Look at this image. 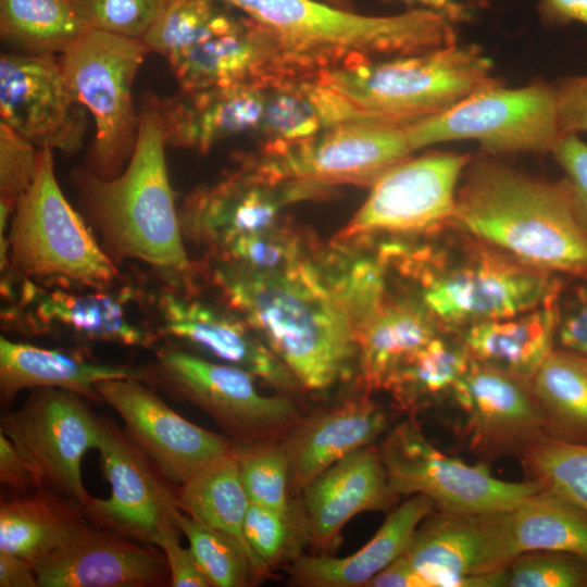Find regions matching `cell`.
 I'll list each match as a JSON object with an SVG mask.
<instances>
[{
    "label": "cell",
    "instance_id": "cell-17",
    "mask_svg": "<svg viewBox=\"0 0 587 587\" xmlns=\"http://www.w3.org/2000/svg\"><path fill=\"white\" fill-rule=\"evenodd\" d=\"M328 187L303 180L272 182L241 166L185 198L178 211L182 232L216 252L240 237L279 226L286 205Z\"/></svg>",
    "mask_w": 587,
    "mask_h": 587
},
{
    "label": "cell",
    "instance_id": "cell-9",
    "mask_svg": "<svg viewBox=\"0 0 587 587\" xmlns=\"http://www.w3.org/2000/svg\"><path fill=\"white\" fill-rule=\"evenodd\" d=\"M142 382L205 412L234 442L282 440L302 415L288 395L265 396L255 376L175 348H163L142 366Z\"/></svg>",
    "mask_w": 587,
    "mask_h": 587
},
{
    "label": "cell",
    "instance_id": "cell-36",
    "mask_svg": "<svg viewBox=\"0 0 587 587\" xmlns=\"http://www.w3.org/2000/svg\"><path fill=\"white\" fill-rule=\"evenodd\" d=\"M547 436L587 444V358L554 349L530 382Z\"/></svg>",
    "mask_w": 587,
    "mask_h": 587
},
{
    "label": "cell",
    "instance_id": "cell-42",
    "mask_svg": "<svg viewBox=\"0 0 587 587\" xmlns=\"http://www.w3.org/2000/svg\"><path fill=\"white\" fill-rule=\"evenodd\" d=\"M241 482L251 503L283 513H295L289 501V461L282 442L239 444L233 441Z\"/></svg>",
    "mask_w": 587,
    "mask_h": 587
},
{
    "label": "cell",
    "instance_id": "cell-34",
    "mask_svg": "<svg viewBox=\"0 0 587 587\" xmlns=\"http://www.w3.org/2000/svg\"><path fill=\"white\" fill-rule=\"evenodd\" d=\"M472 357L452 330L444 329L405 359L387 378L386 390L408 415L450 399Z\"/></svg>",
    "mask_w": 587,
    "mask_h": 587
},
{
    "label": "cell",
    "instance_id": "cell-35",
    "mask_svg": "<svg viewBox=\"0 0 587 587\" xmlns=\"http://www.w3.org/2000/svg\"><path fill=\"white\" fill-rule=\"evenodd\" d=\"M178 507L196 521L224 532L241 542L261 576L266 569L253 554L245 536L250 500L232 449L217 457L177 489Z\"/></svg>",
    "mask_w": 587,
    "mask_h": 587
},
{
    "label": "cell",
    "instance_id": "cell-12",
    "mask_svg": "<svg viewBox=\"0 0 587 587\" xmlns=\"http://www.w3.org/2000/svg\"><path fill=\"white\" fill-rule=\"evenodd\" d=\"M407 124L385 117L339 124L300 141L268 145L241 166L272 182L372 185L413 152Z\"/></svg>",
    "mask_w": 587,
    "mask_h": 587
},
{
    "label": "cell",
    "instance_id": "cell-29",
    "mask_svg": "<svg viewBox=\"0 0 587 587\" xmlns=\"http://www.w3.org/2000/svg\"><path fill=\"white\" fill-rule=\"evenodd\" d=\"M118 378L142 379L141 367L89 361L79 354L0 338V399L10 404L20 391L52 387L101 401L97 385Z\"/></svg>",
    "mask_w": 587,
    "mask_h": 587
},
{
    "label": "cell",
    "instance_id": "cell-15",
    "mask_svg": "<svg viewBox=\"0 0 587 587\" xmlns=\"http://www.w3.org/2000/svg\"><path fill=\"white\" fill-rule=\"evenodd\" d=\"M510 511L433 512L404 557L428 587L508 586L509 565L520 554Z\"/></svg>",
    "mask_w": 587,
    "mask_h": 587
},
{
    "label": "cell",
    "instance_id": "cell-14",
    "mask_svg": "<svg viewBox=\"0 0 587 587\" xmlns=\"http://www.w3.org/2000/svg\"><path fill=\"white\" fill-rule=\"evenodd\" d=\"M3 433L35 466L50 489L83 507L90 495L82 478V462L100 442L99 415L72 391L38 387L22 407L0 420Z\"/></svg>",
    "mask_w": 587,
    "mask_h": 587
},
{
    "label": "cell",
    "instance_id": "cell-20",
    "mask_svg": "<svg viewBox=\"0 0 587 587\" xmlns=\"http://www.w3.org/2000/svg\"><path fill=\"white\" fill-rule=\"evenodd\" d=\"M100 400L123 420L125 430L173 485H183L233 441L173 411L145 382L118 378L97 385Z\"/></svg>",
    "mask_w": 587,
    "mask_h": 587
},
{
    "label": "cell",
    "instance_id": "cell-2",
    "mask_svg": "<svg viewBox=\"0 0 587 587\" xmlns=\"http://www.w3.org/2000/svg\"><path fill=\"white\" fill-rule=\"evenodd\" d=\"M436 240L385 242L379 252L415 289L439 325L466 326L530 310L561 291L554 274L529 266L453 224Z\"/></svg>",
    "mask_w": 587,
    "mask_h": 587
},
{
    "label": "cell",
    "instance_id": "cell-16",
    "mask_svg": "<svg viewBox=\"0 0 587 587\" xmlns=\"http://www.w3.org/2000/svg\"><path fill=\"white\" fill-rule=\"evenodd\" d=\"M98 451L103 477L111 485L108 499L90 496L82 507L88 523L139 542L158 546L179 530L174 513L177 490L125 429L99 415Z\"/></svg>",
    "mask_w": 587,
    "mask_h": 587
},
{
    "label": "cell",
    "instance_id": "cell-18",
    "mask_svg": "<svg viewBox=\"0 0 587 587\" xmlns=\"http://www.w3.org/2000/svg\"><path fill=\"white\" fill-rule=\"evenodd\" d=\"M450 400L460 411L461 437L484 460L520 457L548 437L530 383L474 359Z\"/></svg>",
    "mask_w": 587,
    "mask_h": 587
},
{
    "label": "cell",
    "instance_id": "cell-11",
    "mask_svg": "<svg viewBox=\"0 0 587 587\" xmlns=\"http://www.w3.org/2000/svg\"><path fill=\"white\" fill-rule=\"evenodd\" d=\"M378 451L396 498L423 495L441 512L510 511L542 488L536 479L502 480L484 464L470 465L445 454L425 437L416 415L391 428Z\"/></svg>",
    "mask_w": 587,
    "mask_h": 587
},
{
    "label": "cell",
    "instance_id": "cell-4",
    "mask_svg": "<svg viewBox=\"0 0 587 587\" xmlns=\"http://www.w3.org/2000/svg\"><path fill=\"white\" fill-rule=\"evenodd\" d=\"M453 225L551 274L587 275V225L566 179L536 178L490 160L471 161Z\"/></svg>",
    "mask_w": 587,
    "mask_h": 587
},
{
    "label": "cell",
    "instance_id": "cell-25",
    "mask_svg": "<svg viewBox=\"0 0 587 587\" xmlns=\"http://www.w3.org/2000/svg\"><path fill=\"white\" fill-rule=\"evenodd\" d=\"M307 538L316 550L337 545L350 519L366 511L385 510L391 494L378 448H361L317 475L303 490Z\"/></svg>",
    "mask_w": 587,
    "mask_h": 587
},
{
    "label": "cell",
    "instance_id": "cell-37",
    "mask_svg": "<svg viewBox=\"0 0 587 587\" xmlns=\"http://www.w3.org/2000/svg\"><path fill=\"white\" fill-rule=\"evenodd\" d=\"M510 516L520 553L557 551L587 560V512L566 498L541 488L517 503Z\"/></svg>",
    "mask_w": 587,
    "mask_h": 587
},
{
    "label": "cell",
    "instance_id": "cell-54",
    "mask_svg": "<svg viewBox=\"0 0 587 587\" xmlns=\"http://www.w3.org/2000/svg\"><path fill=\"white\" fill-rule=\"evenodd\" d=\"M366 587H428V584L403 554L374 576Z\"/></svg>",
    "mask_w": 587,
    "mask_h": 587
},
{
    "label": "cell",
    "instance_id": "cell-27",
    "mask_svg": "<svg viewBox=\"0 0 587 587\" xmlns=\"http://www.w3.org/2000/svg\"><path fill=\"white\" fill-rule=\"evenodd\" d=\"M267 88L213 87L157 98L166 147L208 151L226 138L259 130Z\"/></svg>",
    "mask_w": 587,
    "mask_h": 587
},
{
    "label": "cell",
    "instance_id": "cell-30",
    "mask_svg": "<svg viewBox=\"0 0 587 587\" xmlns=\"http://www.w3.org/2000/svg\"><path fill=\"white\" fill-rule=\"evenodd\" d=\"M559 296L525 312L479 322L455 333L472 359L530 383L554 350Z\"/></svg>",
    "mask_w": 587,
    "mask_h": 587
},
{
    "label": "cell",
    "instance_id": "cell-53",
    "mask_svg": "<svg viewBox=\"0 0 587 587\" xmlns=\"http://www.w3.org/2000/svg\"><path fill=\"white\" fill-rule=\"evenodd\" d=\"M538 13L550 26H563L573 22L587 25V0H540Z\"/></svg>",
    "mask_w": 587,
    "mask_h": 587
},
{
    "label": "cell",
    "instance_id": "cell-50",
    "mask_svg": "<svg viewBox=\"0 0 587 587\" xmlns=\"http://www.w3.org/2000/svg\"><path fill=\"white\" fill-rule=\"evenodd\" d=\"M554 89L562 136L587 132V74L564 77Z\"/></svg>",
    "mask_w": 587,
    "mask_h": 587
},
{
    "label": "cell",
    "instance_id": "cell-31",
    "mask_svg": "<svg viewBox=\"0 0 587 587\" xmlns=\"http://www.w3.org/2000/svg\"><path fill=\"white\" fill-rule=\"evenodd\" d=\"M444 329L415 298L386 297L355 329L362 388L366 392L383 389L405 359Z\"/></svg>",
    "mask_w": 587,
    "mask_h": 587
},
{
    "label": "cell",
    "instance_id": "cell-45",
    "mask_svg": "<svg viewBox=\"0 0 587 587\" xmlns=\"http://www.w3.org/2000/svg\"><path fill=\"white\" fill-rule=\"evenodd\" d=\"M92 30L142 39L164 0H72Z\"/></svg>",
    "mask_w": 587,
    "mask_h": 587
},
{
    "label": "cell",
    "instance_id": "cell-33",
    "mask_svg": "<svg viewBox=\"0 0 587 587\" xmlns=\"http://www.w3.org/2000/svg\"><path fill=\"white\" fill-rule=\"evenodd\" d=\"M86 522L76 501L49 487L2 496L0 551L17 555L34 567Z\"/></svg>",
    "mask_w": 587,
    "mask_h": 587
},
{
    "label": "cell",
    "instance_id": "cell-48",
    "mask_svg": "<svg viewBox=\"0 0 587 587\" xmlns=\"http://www.w3.org/2000/svg\"><path fill=\"white\" fill-rule=\"evenodd\" d=\"M555 344L587 358V283L575 287L565 300L559 296Z\"/></svg>",
    "mask_w": 587,
    "mask_h": 587
},
{
    "label": "cell",
    "instance_id": "cell-39",
    "mask_svg": "<svg viewBox=\"0 0 587 587\" xmlns=\"http://www.w3.org/2000/svg\"><path fill=\"white\" fill-rule=\"evenodd\" d=\"M221 0H164L142 41L166 61L217 35L235 28L243 16Z\"/></svg>",
    "mask_w": 587,
    "mask_h": 587
},
{
    "label": "cell",
    "instance_id": "cell-51",
    "mask_svg": "<svg viewBox=\"0 0 587 587\" xmlns=\"http://www.w3.org/2000/svg\"><path fill=\"white\" fill-rule=\"evenodd\" d=\"M180 530L166 534L158 544L163 551L171 575L172 587H212L192 550L182 546Z\"/></svg>",
    "mask_w": 587,
    "mask_h": 587
},
{
    "label": "cell",
    "instance_id": "cell-44",
    "mask_svg": "<svg viewBox=\"0 0 587 587\" xmlns=\"http://www.w3.org/2000/svg\"><path fill=\"white\" fill-rule=\"evenodd\" d=\"M511 587H587V560L557 551H526L509 565Z\"/></svg>",
    "mask_w": 587,
    "mask_h": 587
},
{
    "label": "cell",
    "instance_id": "cell-46",
    "mask_svg": "<svg viewBox=\"0 0 587 587\" xmlns=\"http://www.w3.org/2000/svg\"><path fill=\"white\" fill-rule=\"evenodd\" d=\"M297 513L250 503L245 520L246 539L260 563L268 571L291 549L294 538L304 521L298 522Z\"/></svg>",
    "mask_w": 587,
    "mask_h": 587
},
{
    "label": "cell",
    "instance_id": "cell-1",
    "mask_svg": "<svg viewBox=\"0 0 587 587\" xmlns=\"http://www.w3.org/2000/svg\"><path fill=\"white\" fill-rule=\"evenodd\" d=\"M213 280L304 390L327 391L357 370L353 323L321 265L304 258L282 271L257 272L221 261Z\"/></svg>",
    "mask_w": 587,
    "mask_h": 587
},
{
    "label": "cell",
    "instance_id": "cell-52",
    "mask_svg": "<svg viewBox=\"0 0 587 587\" xmlns=\"http://www.w3.org/2000/svg\"><path fill=\"white\" fill-rule=\"evenodd\" d=\"M0 482L11 494H27L47 487L35 466L0 432Z\"/></svg>",
    "mask_w": 587,
    "mask_h": 587
},
{
    "label": "cell",
    "instance_id": "cell-3",
    "mask_svg": "<svg viewBox=\"0 0 587 587\" xmlns=\"http://www.w3.org/2000/svg\"><path fill=\"white\" fill-rule=\"evenodd\" d=\"M157 98H145L137 142L122 173L102 178L87 167L75 168L70 180L85 220L115 263L139 260L178 279L189 274L191 263L167 172Z\"/></svg>",
    "mask_w": 587,
    "mask_h": 587
},
{
    "label": "cell",
    "instance_id": "cell-22",
    "mask_svg": "<svg viewBox=\"0 0 587 587\" xmlns=\"http://www.w3.org/2000/svg\"><path fill=\"white\" fill-rule=\"evenodd\" d=\"M39 587L171 586L163 551L88 522L38 562Z\"/></svg>",
    "mask_w": 587,
    "mask_h": 587
},
{
    "label": "cell",
    "instance_id": "cell-21",
    "mask_svg": "<svg viewBox=\"0 0 587 587\" xmlns=\"http://www.w3.org/2000/svg\"><path fill=\"white\" fill-rule=\"evenodd\" d=\"M167 63L180 90L240 86L270 88L314 73L247 16L232 30L188 49Z\"/></svg>",
    "mask_w": 587,
    "mask_h": 587
},
{
    "label": "cell",
    "instance_id": "cell-26",
    "mask_svg": "<svg viewBox=\"0 0 587 587\" xmlns=\"http://www.w3.org/2000/svg\"><path fill=\"white\" fill-rule=\"evenodd\" d=\"M367 394L302 417L282 439L289 461V489L303 490L327 467L372 445L385 432L386 412Z\"/></svg>",
    "mask_w": 587,
    "mask_h": 587
},
{
    "label": "cell",
    "instance_id": "cell-57",
    "mask_svg": "<svg viewBox=\"0 0 587 587\" xmlns=\"http://www.w3.org/2000/svg\"><path fill=\"white\" fill-rule=\"evenodd\" d=\"M323 2L345 11H353V0H323Z\"/></svg>",
    "mask_w": 587,
    "mask_h": 587
},
{
    "label": "cell",
    "instance_id": "cell-47",
    "mask_svg": "<svg viewBox=\"0 0 587 587\" xmlns=\"http://www.w3.org/2000/svg\"><path fill=\"white\" fill-rule=\"evenodd\" d=\"M38 150L0 122V208L14 212L18 199L34 180Z\"/></svg>",
    "mask_w": 587,
    "mask_h": 587
},
{
    "label": "cell",
    "instance_id": "cell-8",
    "mask_svg": "<svg viewBox=\"0 0 587 587\" xmlns=\"http://www.w3.org/2000/svg\"><path fill=\"white\" fill-rule=\"evenodd\" d=\"M148 53L141 39L90 29L59 55L72 96L93 118L86 167L102 178L122 173L134 152L140 116L133 84Z\"/></svg>",
    "mask_w": 587,
    "mask_h": 587
},
{
    "label": "cell",
    "instance_id": "cell-40",
    "mask_svg": "<svg viewBox=\"0 0 587 587\" xmlns=\"http://www.w3.org/2000/svg\"><path fill=\"white\" fill-rule=\"evenodd\" d=\"M174 521L212 587H247L261 576L235 537L196 521L180 509L175 511Z\"/></svg>",
    "mask_w": 587,
    "mask_h": 587
},
{
    "label": "cell",
    "instance_id": "cell-13",
    "mask_svg": "<svg viewBox=\"0 0 587 587\" xmlns=\"http://www.w3.org/2000/svg\"><path fill=\"white\" fill-rule=\"evenodd\" d=\"M471 161L470 154L433 152L394 165L371 185L366 200L339 236L405 238L451 226L458 184Z\"/></svg>",
    "mask_w": 587,
    "mask_h": 587
},
{
    "label": "cell",
    "instance_id": "cell-7",
    "mask_svg": "<svg viewBox=\"0 0 587 587\" xmlns=\"http://www.w3.org/2000/svg\"><path fill=\"white\" fill-rule=\"evenodd\" d=\"M7 242V267L40 285L104 289L120 275L87 221L63 195L51 149L38 150L34 180L16 203Z\"/></svg>",
    "mask_w": 587,
    "mask_h": 587
},
{
    "label": "cell",
    "instance_id": "cell-32",
    "mask_svg": "<svg viewBox=\"0 0 587 587\" xmlns=\"http://www.w3.org/2000/svg\"><path fill=\"white\" fill-rule=\"evenodd\" d=\"M380 117L359 109L315 75L267 88L259 132L270 145L290 143L339 124Z\"/></svg>",
    "mask_w": 587,
    "mask_h": 587
},
{
    "label": "cell",
    "instance_id": "cell-41",
    "mask_svg": "<svg viewBox=\"0 0 587 587\" xmlns=\"http://www.w3.org/2000/svg\"><path fill=\"white\" fill-rule=\"evenodd\" d=\"M525 470L549 489L587 512V444L545 437L521 455Z\"/></svg>",
    "mask_w": 587,
    "mask_h": 587
},
{
    "label": "cell",
    "instance_id": "cell-10",
    "mask_svg": "<svg viewBox=\"0 0 587 587\" xmlns=\"http://www.w3.org/2000/svg\"><path fill=\"white\" fill-rule=\"evenodd\" d=\"M412 151L454 140H476L489 153L552 152L563 137L554 84L519 88L500 83L451 108L404 125Z\"/></svg>",
    "mask_w": 587,
    "mask_h": 587
},
{
    "label": "cell",
    "instance_id": "cell-6",
    "mask_svg": "<svg viewBox=\"0 0 587 587\" xmlns=\"http://www.w3.org/2000/svg\"><path fill=\"white\" fill-rule=\"evenodd\" d=\"M316 78L359 109L404 123L499 84L492 62L477 46L458 43L388 61L360 60L322 71Z\"/></svg>",
    "mask_w": 587,
    "mask_h": 587
},
{
    "label": "cell",
    "instance_id": "cell-43",
    "mask_svg": "<svg viewBox=\"0 0 587 587\" xmlns=\"http://www.w3.org/2000/svg\"><path fill=\"white\" fill-rule=\"evenodd\" d=\"M216 252L221 261L257 272L282 271L305 258L300 238L280 225L240 237Z\"/></svg>",
    "mask_w": 587,
    "mask_h": 587
},
{
    "label": "cell",
    "instance_id": "cell-24",
    "mask_svg": "<svg viewBox=\"0 0 587 587\" xmlns=\"http://www.w3.org/2000/svg\"><path fill=\"white\" fill-rule=\"evenodd\" d=\"M97 289L76 294L23 278L16 304L5 312L13 327L30 334L64 330L83 339L115 342L124 346H149L155 336L137 327L126 316L123 302Z\"/></svg>",
    "mask_w": 587,
    "mask_h": 587
},
{
    "label": "cell",
    "instance_id": "cell-38",
    "mask_svg": "<svg viewBox=\"0 0 587 587\" xmlns=\"http://www.w3.org/2000/svg\"><path fill=\"white\" fill-rule=\"evenodd\" d=\"M89 30L72 0H0L1 39L15 52L60 55Z\"/></svg>",
    "mask_w": 587,
    "mask_h": 587
},
{
    "label": "cell",
    "instance_id": "cell-55",
    "mask_svg": "<svg viewBox=\"0 0 587 587\" xmlns=\"http://www.w3.org/2000/svg\"><path fill=\"white\" fill-rule=\"evenodd\" d=\"M34 567L22 558L0 551V587H38Z\"/></svg>",
    "mask_w": 587,
    "mask_h": 587
},
{
    "label": "cell",
    "instance_id": "cell-49",
    "mask_svg": "<svg viewBox=\"0 0 587 587\" xmlns=\"http://www.w3.org/2000/svg\"><path fill=\"white\" fill-rule=\"evenodd\" d=\"M552 153L566 174L577 212L587 225V143L577 135H566Z\"/></svg>",
    "mask_w": 587,
    "mask_h": 587
},
{
    "label": "cell",
    "instance_id": "cell-28",
    "mask_svg": "<svg viewBox=\"0 0 587 587\" xmlns=\"http://www.w3.org/2000/svg\"><path fill=\"white\" fill-rule=\"evenodd\" d=\"M435 509L426 496L408 497L353 554L297 557L288 570L291 583L303 587H366L374 576L405 553L417 527Z\"/></svg>",
    "mask_w": 587,
    "mask_h": 587
},
{
    "label": "cell",
    "instance_id": "cell-23",
    "mask_svg": "<svg viewBox=\"0 0 587 587\" xmlns=\"http://www.w3.org/2000/svg\"><path fill=\"white\" fill-rule=\"evenodd\" d=\"M161 334L172 336L223 363L251 373L279 394L304 390L286 364L242 319L197 300L167 292L160 299Z\"/></svg>",
    "mask_w": 587,
    "mask_h": 587
},
{
    "label": "cell",
    "instance_id": "cell-19",
    "mask_svg": "<svg viewBox=\"0 0 587 587\" xmlns=\"http://www.w3.org/2000/svg\"><path fill=\"white\" fill-rule=\"evenodd\" d=\"M85 109L72 96L59 55L4 52L0 58V122L38 149L75 152Z\"/></svg>",
    "mask_w": 587,
    "mask_h": 587
},
{
    "label": "cell",
    "instance_id": "cell-56",
    "mask_svg": "<svg viewBox=\"0 0 587 587\" xmlns=\"http://www.w3.org/2000/svg\"><path fill=\"white\" fill-rule=\"evenodd\" d=\"M407 4H422L424 8L438 11L446 15L452 23L470 20V11L458 0H401Z\"/></svg>",
    "mask_w": 587,
    "mask_h": 587
},
{
    "label": "cell",
    "instance_id": "cell-5",
    "mask_svg": "<svg viewBox=\"0 0 587 587\" xmlns=\"http://www.w3.org/2000/svg\"><path fill=\"white\" fill-rule=\"evenodd\" d=\"M272 34L314 72L375 54L408 55L457 43L442 13L417 8L373 16L316 0H221Z\"/></svg>",
    "mask_w": 587,
    "mask_h": 587
}]
</instances>
